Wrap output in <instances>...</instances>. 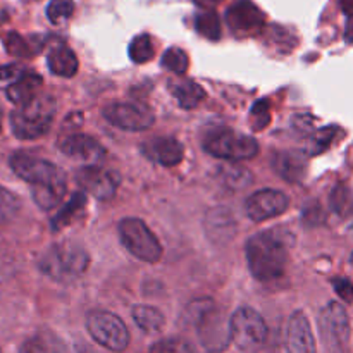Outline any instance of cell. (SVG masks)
<instances>
[{"instance_id":"cell-39","label":"cell","mask_w":353,"mask_h":353,"mask_svg":"<svg viewBox=\"0 0 353 353\" xmlns=\"http://www.w3.org/2000/svg\"><path fill=\"white\" fill-rule=\"evenodd\" d=\"M345 38L347 41H353V16L348 17L347 28H345Z\"/></svg>"},{"instance_id":"cell-42","label":"cell","mask_w":353,"mask_h":353,"mask_svg":"<svg viewBox=\"0 0 353 353\" xmlns=\"http://www.w3.org/2000/svg\"><path fill=\"white\" fill-rule=\"evenodd\" d=\"M74 353H92V352H90V348L85 347V345H79V347L74 348Z\"/></svg>"},{"instance_id":"cell-40","label":"cell","mask_w":353,"mask_h":353,"mask_svg":"<svg viewBox=\"0 0 353 353\" xmlns=\"http://www.w3.org/2000/svg\"><path fill=\"white\" fill-rule=\"evenodd\" d=\"M341 9L345 10V14L353 16V0H341Z\"/></svg>"},{"instance_id":"cell-43","label":"cell","mask_w":353,"mask_h":353,"mask_svg":"<svg viewBox=\"0 0 353 353\" xmlns=\"http://www.w3.org/2000/svg\"><path fill=\"white\" fill-rule=\"evenodd\" d=\"M0 126H2V110H0Z\"/></svg>"},{"instance_id":"cell-25","label":"cell","mask_w":353,"mask_h":353,"mask_svg":"<svg viewBox=\"0 0 353 353\" xmlns=\"http://www.w3.org/2000/svg\"><path fill=\"white\" fill-rule=\"evenodd\" d=\"M21 353H62V341L50 331H38L24 341Z\"/></svg>"},{"instance_id":"cell-4","label":"cell","mask_w":353,"mask_h":353,"mask_svg":"<svg viewBox=\"0 0 353 353\" xmlns=\"http://www.w3.org/2000/svg\"><path fill=\"white\" fill-rule=\"evenodd\" d=\"M90 257L79 245L55 243L43 252L38 268L47 278L59 283H71L86 271Z\"/></svg>"},{"instance_id":"cell-34","label":"cell","mask_w":353,"mask_h":353,"mask_svg":"<svg viewBox=\"0 0 353 353\" xmlns=\"http://www.w3.org/2000/svg\"><path fill=\"white\" fill-rule=\"evenodd\" d=\"M150 353H195L192 345L183 338H164L150 348Z\"/></svg>"},{"instance_id":"cell-28","label":"cell","mask_w":353,"mask_h":353,"mask_svg":"<svg viewBox=\"0 0 353 353\" xmlns=\"http://www.w3.org/2000/svg\"><path fill=\"white\" fill-rule=\"evenodd\" d=\"M128 54L130 59L137 64H145V62L150 61L154 57V43H152V38L148 34H140V37H134L131 40L130 48H128Z\"/></svg>"},{"instance_id":"cell-10","label":"cell","mask_w":353,"mask_h":353,"mask_svg":"<svg viewBox=\"0 0 353 353\" xmlns=\"http://www.w3.org/2000/svg\"><path fill=\"white\" fill-rule=\"evenodd\" d=\"M195 324L200 343L209 352H223L233 341L230 319H226L223 312L216 309V305L209 307L202 316L196 317Z\"/></svg>"},{"instance_id":"cell-16","label":"cell","mask_w":353,"mask_h":353,"mask_svg":"<svg viewBox=\"0 0 353 353\" xmlns=\"http://www.w3.org/2000/svg\"><path fill=\"white\" fill-rule=\"evenodd\" d=\"M286 353H316L312 327L303 312H295L288 319L285 331Z\"/></svg>"},{"instance_id":"cell-17","label":"cell","mask_w":353,"mask_h":353,"mask_svg":"<svg viewBox=\"0 0 353 353\" xmlns=\"http://www.w3.org/2000/svg\"><path fill=\"white\" fill-rule=\"evenodd\" d=\"M226 21L236 34H252L264 26V14L250 0H236L228 9Z\"/></svg>"},{"instance_id":"cell-32","label":"cell","mask_w":353,"mask_h":353,"mask_svg":"<svg viewBox=\"0 0 353 353\" xmlns=\"http://www.w3.org/2000/svg\"><path fill=\"white\" fill-rule=\"evenodd\" d=\"M331 209L340 216H347L353 209V195L350 188L340 185L333 190L331 193Z\"/></svg>"},{"instance_id":"cell-27","label":"cell","mask_w":353,"mask_h":353,"mask_svg":"<svg viewBox=\"0 0 353 353\" xmlns=\"http://www.w3.org/2000/svg\"><path fill=\"white\" fill-rule=\"evenodd\" d=\"M195 28L202 37L209 40H219L221 38V23L219 16L214 10H202L195 16Z\"/></svg>"},{"instance_id":"cell-9","label":"cell","mask_w":353,"mask_h":353,"mask_svg":"<svg viewBox=\"0 0 353 353\" xmlns=\"http://www.w3.org/2000/svg\"><path fill=\"white\" fill-rule=\"evenodd\" d=\"M102 114L112 126L124 131H145L155 121L150 107L140 102H112L103 107Z\"/></svg>"},{"instance_id":"cell-33","label":"cell","mask_w":353,"mask_h":353,"mask_svg":"<svg viewBox=\"0 0 353 353\" xmlns=\"http://www.w3.org/2000/svg\"><path fill=\"white\" fill-rule=\"evenodd\" d=\"M74 12V2L72 0H52L47 7V17L50 23L61 24L72 16Z\"/></svg>"},{"instance_id":"cell-19","label":"cell","mask_w":353,"mask_h":353,"mask_svg":"<svg viewBox=\"0 0 353 353\" xmlns=\"http://www.w3.org/2000/svg\"><path fill=\"white\" fill-rule=\"evenodd\" d=\"M47 64L52 74L61 78H72L78 72V59L74 52L64 43H57L48 50Z\"/></svg>"},{"instance_id":"cell-24","label":"cell","mask_w":353,"mask_h":353,"mask_svg":"<svg viewBox=\"0 0 353 353\" xmlns=\"http://www.w3.org/2000/svg\"><path fill=\"white\" fill-rule=\"evenodd\" d=\"M133 321L143 333L155 334L162 331L165 324L164 314L150 305H137L133 309Z\"/></svg>"},{"instance_id":"cell-45","label":"cell","mask_w":353,"mask_h":353,"mask_svg":"<svg viewBox=\"0 0 353 353\" xmlns=\"http://www.w3.org/2000/svg\"><path fill=\"white\" fill-rule=\"evenodd\" d=\"M0 353H2V350H0Z\"/></svg>"},{"instance_id":"cell-3","label":"cell","mask_w":353,"mask_h":353,"mask_svg":"<svg viewBox=\"0 0 353 353\" xmlns=\"http://www.w3.org/2000/svg\"><path fill=\"white\" fill-rule=\"evenodd\" d=\"M57 103L50 95H37L10 114V130L19 140H37L50 131Z\"/></svg>"},{"instance_id":"cell-2","label":"cell","mask_w":353,"mask_h":353,"mask_svg":"<svg viewBox=\"0 0 353 353\" xmlns=\"http://www.w3.org/2000/svg\"><path fill=\"white\" fill-rule=\"evenodd\" d=\"M293 243L290 231L268 230L248 238L245 255L252 276L259 281H274L288 264V247Z\"/></svg>"},{"instance_id":"cell-15","label":"cell","mask_w":353,"mask_h":353,"mask_svg":"<svg viewBox=\"0 0 353 353\" xmlns=\"http://www.w3.org/2000/svg\"><path fill=\"white\" fill-rule=\"evenodd\" d=\"M141 154L155 164L172 168L183 161L185 148L181 141L172 137H155L141 143Z\"/></svg>"},{"instance_id":"cell-26","label":"cell","mask_w":353,"mask_h":353,"mask_svg":"<svg viewBox=\"0 0 353 353\" xmlns=\"http://www.w3.org/2000/svg\"><path fill=\"white\" fill-rule=\"evenodd\" d=\"M85 205H86L85 192H74L71 195V199L68 200V203H65V205L55 214L54 221H52V228H54L55 231H59L62 230V228L68 226V224H71L72 221H74V217L85 209Z\"/></svg>"},{"instance_id":"cell-14","label":"cell","mask_w":353,"mask_h":353,"mask_svg":"<svg viewBox=\"0 0 353 353\" xmlns=\"http://www.w3.org/2000/svg\"><path fill=\"white\" fill-rule=\"evenodd\" d=\"M59 150L69 159L86 165H99L105 159V148L88 134H69L59 141Z\"/></svg>"},{"instance_id":"cell-46","label":"cell","mask_w":353,"mask_h":353,"mask_svg":"<svg viewBox=\"0 0 353 353\" xmlns=\"http://www.w3.org/2000/svg\"><path fill=\"white\" fill-rule=\"evenodd\" d=\"M352 230H353V226H352Z\"/></svg>"},{"instance_id":"cell-36","label":"cell","mask_w":353,"mask_h":353,"mask_svg":"<svg viewBox=\"0 0 353 353\" xmlns=\"http://www.w3.org/2000/svg\"><path fill=\"white\" fill-rule=\"evenodd\" d=\"M252 121H254L255 130H264L268 123L271 121V110H269L268 100H261L252 109Z\"/></svg>"},{"instance_id":"cell-13","label":"cell","mask_w":353,"mask_h":353,"mask_svg":"<svg viewBox=\"0 0 353 353\" xmlns=\"http://www.w3.org/2000/svg\"><path fill=\"white\" fill-rule=\"evenodd\" d=\"M290 199L283 192L274 188H264L261 192L252 193L245 202V212L254 223L272 219L286 212Z\"/></svg>"},{"instance_id":"cell-11","label":"cell","mask_w":353,"mask_h":353,"mask_svg":"<svg viewBox=\"0 0 353 353\" xmlns=\"http://www.w3.org/2000/svg\"><path fill=\"white\" fill-rule=\"evenodd\" d=\"M319 330L323 340L331 350H343L350 340V319L345 307L330 302L319 316Z\"/></svg>"},{"instance_id":"cell-37","label":"cell","mask_w":353,"mask_h":353,"mask_svg":"<svg viewBox=\"0 0 353 353\" xmlns=\"http://www.w3.org/2000/svg\"><path fill=\"white\" fill-rule=\"evenodd\" d=\"M333 285H334V292L338 293V296H340L341 300H345V302L348 303L353 302V285L350 279L338 278L334 279Z\"/></svg>"},{"instance_id":"cell-1","label":"cell","mask_w":353,"mask_h":353,"mask_svg":"<svg viewBox=\"0 0 353 353\" xmlns=\"http://www.w3.org/2000/svg\"><path fill=\"white\" fill-rule=\"evenodd\" d=\"M10 169L31 185V196L41 210H52L64 199L68 181L61 168L37 155L17 152L9 161Z\"/></svg>"},{"instance_id":"cell-22","label":"cell","mask_w":353,"mask_h":353,"mask_svg":"<svg viewBox=\"0 0 353 353\" xmlns=\"http://www.w3.org/2000/svg\"><path fill=\"white\" fill-rule=\"evenodd\" d=\"M169 90H171V93L183 109H195L205 99V92H203L202 86L199 83L192 81V79L169 83Z\"/></svg>"},{"instance_id":"cell-12","label":"cell","mask_w":353,"mask_h":353,"mask_svg":"<svg viewBox=\"0 0 353 353\" xmlns=\"http://www.w3.org/2000/svg\"><path fill=\"white\" fill-rule=\"evenodd\" d=\"M76 181L86 193L99 200H110L119 188L121 178L112 169L102 165H85L76 172Z\"/></svg>"},{"instance_id":"cell-35","label":"cell","mask_w":353,"mask_h":353,"mask_svg":"<svg viewBox=\"0 0 353 353\" xmlns=\"http://www.w3.org/2000/svg\"><path fill=\"white\" fill-rule=\"evenodd\" d=\"M7 50L12 55H19V57H28V55H33V50L30 48L28 41L23 37H19L17 33H10L6 40Z\"/></svg>"},{"instance_id":"cell-7","label":"cell","mask_w":353,"mask_h":353,"mask_svg":"<svg viewBox=\"0 0 353 353\" xmlns=\"http://www.w3.org/2000/svg\"><path fill=\"white\" fill-rule=\"evenodd\" d=\"M86 330L90 336L110 352H124L130 345V331L126 324L112 312L95 310L86 317Z\"/></svg>"},{"instance_id":"cell-41","label":"cell","mask_w":353,"mask_h":353,"mask_svg":"<svg viewBox=\"0 0 353 353\" xmlns=\"http://www.w3.org/2000/svg\"><path fill=\"white\" fill-rule=\"evenodd\" d=\"M195 2L202 7H212L216 6V3H219L221 0H195Z\"/></svg>"},{"instance_id":"cell-30","label":"cell","mask_w":353,"mask_h":353,"mask_svg":"<svg viewBox=\"0 0 353 353\" xmlns=\"http://www.w3.org/2000/svg\"><path fill=\"white\" fill-rule=\"evenodd\" d=\"M162 65L165 69H169L171 72H174V74H185L190 65V59L185 50H181L178 47H172L168 48L165 54L162 55Z\"/></svg>"},{"instance_id":"cell-21","label":"cell","mask_w":353,"mask_h":353,"mask_svg":"<svg viewBox=\"0 0 353 353\" xmlns=\"http://www.w3.org/2000/svg\"><path fill=\"white\" fill-rule=\"evenodd\" d=\"M41 86V78L34 72H23L12 85L7 86V99L17 107L31 102L38 95V88Z\"/></svg>"},{"instance_id":"cell-6","label":"cell","mask_w":353,"mask_h":353,"mask_svg":"<svg viewBox=\"0 0 353 353\" xmlns=\"http://www.w3.org/2000/svg\"><path fill=\"white\" fill-rule=\"evenodd\" d=\"M119 240L133 257L154 264L162 257V247L150 228L138 217H126L117 226Z\"/></svg>"},{"instance_id":"cell-8","label":"cell","mask_w":353,"mask_h":353,"mask_svg":"<svg viewBox=\"0 0 353 353\" xmlns=\"http://www.w3.org/2000/svg\"><path fill=\"white\" fill-rule=\"evenodd\" d=\"M233 343L243 352H254L268 340V324L257 310L250 307H240L230 317Z\"/></svg>"},{"instance_id":"cell-20","label":"cell","mask_w":353,"mask_h":353,"mask_svg":"<svg viewBox=\"0 0 353 353\" xmlns=\"http://www.w3.org/2000/svg\"><path fill=\"white\" fill-rule=\"evenodd\" d=\"M272 168L276 169L279 176L286 179V181H302L303 176H305L307 162L305 157L302 154H296V152H278L274 155V162H272Z\"/></svg>"},{"instance_id":"cell-18","label":"cell","mask_w":353,"mask_h":353,"mask_svg":"<svg viewBox=\"0 0 353 353\" xmlns=\"http://www.w3.org/2000/svg\"><path fill=\"white\" fill-rule=\"evenodd\" d=\"M203 228L210 241L217 245H226L236 234V219L226 207H212L203 217Z\"/></svg>"},{"instance_id":"cell-5","label":"cell","mask_w":353,"mask_h":353,"mask_svg":"<svg viewBox=\"0 0 353 353\" xmlns=\"http://www.w3.org/2000/svg\"><path fill=\"white\" fill-rule=\"evenodd\" d=\"M203 150L216 159L236 162L247 161L257 155L259 143L255 138L247 137L231 128H217L203 138Z\"/></svg>"},{"instance_id":"cell-29","label":"cell","mask_w":353,"mask_h":353,"mask_svg":"<svg viewBox=\"0 0 353 353\" xmlns=\"http://www.w3.org/2000/svg\"><path fill=\"white\" fill-rule=\"evenodd\" d=\"M21 210V200L16 193L0 186V224H7Z\"/></svg>"},{"instance_id":"cell-38","label":"cell","mask_w":353,"mask_h":353,"mask_svg":"<svg viewBox=\"0 0 353 353\" xmlns=\"http://www.w3.org/2000/svg\"><path fill=\"white\" fill-rule=\"evenodd\" d=\"M23 69L21 65L16 64H6L0 65V81H9V79H17L23 74Z\"/></svg>"},{"instance_id":"cell-31","label":"cell","mask_w":353,"mask_h":353,"mask_svg":"<svg viewBox=\"0 0 353 353\" xmlns=\"http://www.w3.org/2000/svg\"><path fill=\"white\" fill-rule=\"evenodd\" d=\"M336 133H338L336 128H323V130H319L317 133H314L312 137H310V140L307 141L305 152L310 155L323 154L324 150H327V148L331 147Z\"/></svg>"},{"instance_id":"cell-23","label":"cell","mask_w":353,"mask_h":353,"mask_svg":"<svg viewBox=\"0 0 353 353\" xmlns=\"http://www.w3.org/2000/svg\"><path fill=\"white\" fill-rule=\"evenodd\" d=\"M217 179L226 188L238 192V190H245L254 183V174L247 168H243V165L223 164L217 169Z\"/></svg>"},{"instance_id":"cell-44","label":"cell","mask_w":353,"mask_h":353,"mask_svg":"<svg viewBox=\"0 0 353 353\" xmlns=\"http://www.w3.org/2000/svg\"><path fill=\"white\" fill-rule=\"evenodd\" d=\"M352 264H353V254H352Z\"/></svg>"}]
</instances>
